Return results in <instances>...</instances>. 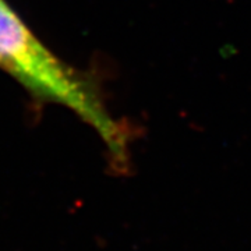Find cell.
I'll return each mask as SVG.
<instances>
[{"instance_id":"obj_1","label":"cell","mask_w":251,"mask_h":251,"mask_svg":"<svg viewBox=\"0 0 251 251\" xmlns=\"http://www.w3.org/2000/svg\"><path fill=\"white\" fill-rule=\"evenodd\" d=\"M0 69L38 98L73 110L98 133L117 166L126 168V133L94 85L56 57L4 0H0Z\"/></svg>"}]
</instances>
